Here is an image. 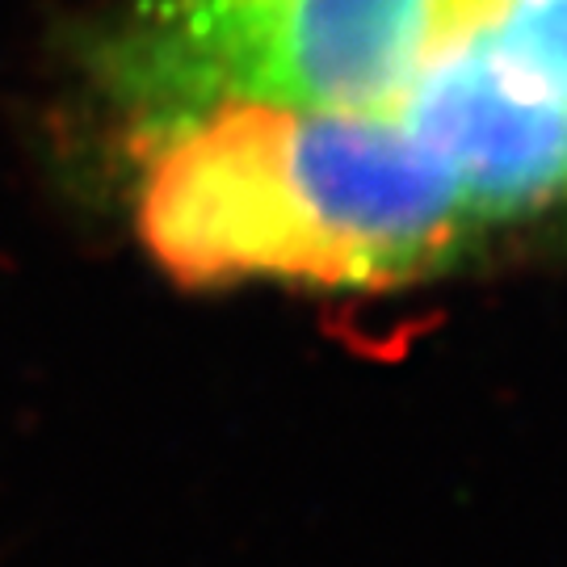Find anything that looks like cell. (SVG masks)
Returning <instances> with one entry per match:
<instances>
[{"mask_svg":"<svg viewBox=\"0 0 567 567\" xmlns=\"http://www.w3.org/2000/svg\"><path fill=\"white\" fill-rule=\"evenodd\" d=\"M143 143L140 236L194 286L412 282L480 227L446 164L395 118L244 102Z\"/></svg>","mask_w":567,"mask_h":567,"instance_id":"1","label":"cell"},{"mask_svg":"<svg viewBox=\"0 0 567 567\" xmlns=\"http://www.w3.org/2000/svg\"><path fill=\"white\" fill-rule=\"evenodd\" d=\"M496 0H131L93 51L143 140L219 105L391 118Z\"/></svg>","mask_w":567,"mask_h":567,"instance_id":"2","label":"cell"},{"mask_svg":"<svg viewBox=\"0 0 567 567\" xmlns=\"http://www.w3.org/2000/svg\"><path fill=\"white\" fill-rule=\"evenodd\" d=\"M480 30L505 60L567 97V0H496Z\"/></svg>","mask_w":567,"mask_h":567,"instance_id":"4","label":"cell"},{"mask_svg":"<svg viewBox=\"0 0 567 567\" xmlns=\"http://www.w3.org/2000/svg\"><path fill=\"white\" fill-rule=\"evenodd\" d=\"M391 118L446 164L475 224L567 203V97L505 60L480 25L429 63Z\"/></svg>","mask_w":567,"mask_h":567,"instance_id":"3","label":"cell"}]
</instances>
